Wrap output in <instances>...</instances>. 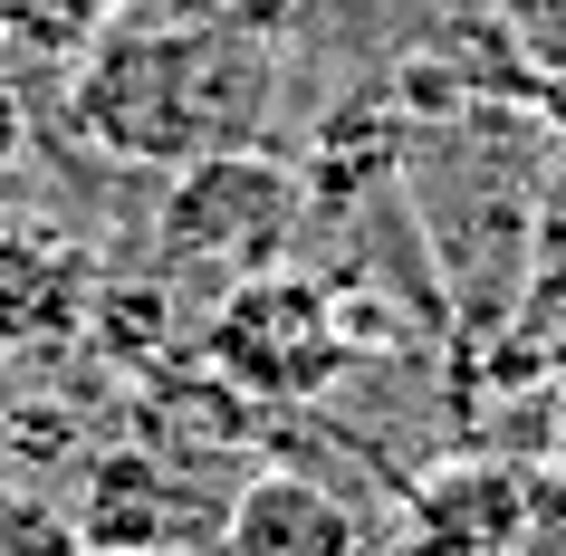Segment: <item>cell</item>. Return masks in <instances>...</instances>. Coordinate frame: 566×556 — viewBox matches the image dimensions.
<instances>
[{
  "mask_svg": "<svg viewBox=\"0 0 566 556\" xmlns=\"http://www.w3.org/2000/svg\"><path fill=\"white\" fill-rule=\"evenodd\" d=\"M20 154H30V106H20V77L0 67V174H10Z\"/></svg>",
  "mask_w": 566,
  "mask_h": 556,
  "instance_id": "11",
  "label": "cell"
},
{
  "mask_svg": "<svg viewBox=\"0 0 566 556\" xmlns=\"http://www.w3.org/2000/svg\"><path fill=\"white\" fill-rule=\"evenodd\" d=\"M0 221H10V202H0Z\"/></svg>",
  "mask_w": 566,
  "mask_h": 556,
  "instance_id": "13",
  "label": "cell"
},
{
  "mask_svg": "<svg viewBox=\"0 0 566 556\" xmlns=\"http://www.w3.org/2000/svg\"><path fill=\"white\" fill-rule=\"evenodd\" d=\"M547 451L566 461V365H557V384H547Z\"/></svg>",
  "mask_w": 566,
  "mask_h": 556,
  "instance_id": "12",
  "label": "cell"
},
{
  "mask_svg": "<svg viewBox=\"0 0 566 556\" xmlns=\"http://www.w3.org/2000/svg\"><path fill=\"white\" fill-rule=\"evenodd\" d=\"M221 556H365L356 499H336L317 470H250L221 518Z\"/></svg>",
  "mask_w": 566,
  "mask_h": 556,
  "instance_id": "5",
  "label": "cell"
},
{
  "mask_svg": "<svg viewBox=\"0 0 566 556\" xmlns=\"http://www.w3.org/2000/svg\"><path fill=\"white\" fill-rule=\"evenodd\" d=\"M125 0H0V30L20 39V49H96V39L116 30Z\"/></svg>",
  "mask_w": 566,
  "mask_h": 556,
  "instance_id": "8",
  "label": "cell"
},
{
  "mask_svg": "<svg viewBox=\"0 0 566 556\" xmlns=\"http://www.w3.org/2000/svg\"><path fill=\"white\" fill-rule=\"evenodd\" d=\"M96 317V260L49 221H0V355H39Z\"/></svg>",
  "mask_w": 566,
  "mask_h": 556,
  "instance_id": "4",
  "label": "cell"
},
{
  "mask_svg": "<svg viewBox=\"0 0 566 556\" xmlns=\"http://www.w3.org/2000/svg\"><path fill=\"white\" fill-rule=\"evenodd\" d=\"M289 231V182L269 174L260 154H202V164H182L174 182V211H164V240H174V260H240V269H269Z\"/></svg>",
  "mask_w": 566,
  "mask_h": 556,
  "instance_id": "3",
  "label": "cell"
},
{
  "mask_svg": "<svg viewBox=\"0 0 566 556\" xmlns=\"http://www.w3.org/2000/svg\"><path fill=\"white\" fill-rule=\"evenodd\" d=\"M509 556H566V461H528V490H518V537Z\"/></svg>",
  "mask_w": 566,
  "mask_h": 556,
  "instance_id": "10",
  "label": "cell"
},
{
  "mask_svg": "<svg viewBox=\"0 0 566 556\" xmlns=\"http://www.w3.org/2000/svg\"><path fill=\"white\" fill-rule=\"evenodd\" d=\"M0 556H96V547L77 527V508H59L39 490H0Z\"/></svg>",
  "mask_w": 566,
  "mask_h": 556,
  "instance_id": "9",
  "label": "cell"
},
{
  "mask_svg": "<svg viewBox=\"0 0 566 556\" xmlns=\"http://www.w3.org/2000/svg\"><path fill=\"white\" fill-rule=\"evenodd\" d=\"M77 125L125 164L240 154L269 125V59L231 30H106L77 77Z\"/></svg>",
  "mask_w": 566,
  "mask_h": 556,
  "instance_id": "1",
  "label": "cell"
},
{
  "mask_svg": "<svg viewBox=\"0 0 566 556\" xmlns=\"http://www.w3.org/2000/svg\"><path fill=\"white\" fill-rule=\"evenodd\" d=\"M174 470L145 461V451H106L87 470V499H77V527H87L96 556H164L174 547Z\"/></svg>",
  "mask_w": 566,
  "mask_h": 556,
  "instance_id": "7",
  "label": "cell"
},
{
  "mask_svg": "<svg viewBox=\"0 0 566 556\" xmlns=\"http://www.w3.org/2000/svg\"><path fill=\"white\" fill-rule=\"evenodd\" d=\"M211 355L231 365L240 384H260V394H317L336 375V326H327V297L307 289V279H279V269H250L240 297L221 307L211 326Z\"/></svg>",
  "mask_w": 566,
  "mask_h": 556,
  "instance_id": "2",
  "label": "cell"
},
{
  "mask_svg": "<svg viewBox=\"0 0 566 556\" xmlns=\"http://www.w3.org/2000/svg\"><path fill=\"white\" fill-rule=\"evenodd\" d=\"M528 461H442L403 499V556H509Z\"/></svg>",
  "mask_w": 566,
  "mask_h": 556,
  "instance_id": "6",
  "label": "cell"
}]
</instances>
